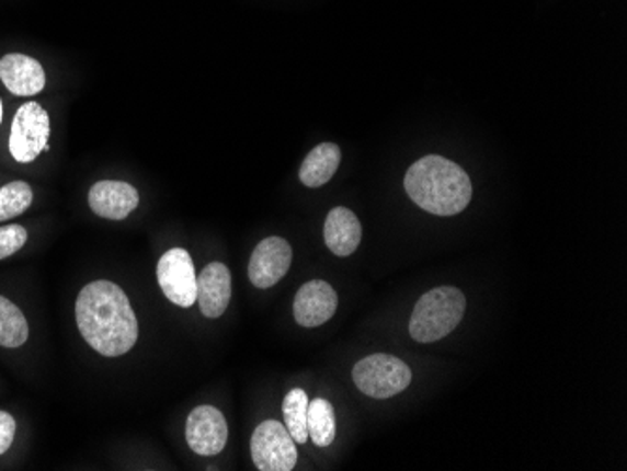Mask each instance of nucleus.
<instances>
[{
    "label": "nucleus",
    "instance_id": "6ab92c4d",
    "mask_svg": "<svg viewBox=\"0 0 627 471\" xmlns=\"http://www.w3.org/2000/svg\"><path fill=\"white\" fill-rule=\"evenodd\" d=\"M33 205V188L25 181H13L0 188V222L21 217Z\"/></svg>",
    "mask_w": 627,
    "mask_h": 471
},
{
    "label": "nucleus",
    "instance_id": "dca6fc26",
    "mask_svg": "<svg viewBox=\"0 0 627 471\" xmlns=\"http://www.w3.org/2000/svg\"><path fill=\"white\" fill-rule=\"evenodd\" d=\"M337 434L334 410L326 399H316L308 404V438L318 447H329Z\"/></svg>",
    "mask_w": 627,
    "mask_h": 471
},
{
    "label": "nucleus",
    "instance_id": "423d86ee",
    "mask_svg": "<svg viewBox=\"0 0 627 471\" xmlns=\"http://www.w3.org/2000/svg\"><path fill=\"white\" fill-rule=\"evenodd\" d=\"M250 451L260 471H289L297 464L295 439L278 421H265L255 428Z\"/></svg>",
    "mask_w": 627,
    "mask_h": 471
},
{
    "label": "nucleus",
    "instance_id": "7ed1b4c3",
    "mask_svg": "<svg viewBox=\"0 0 627 471\" xmlns=\"http://www.w3.org/2000/svg\"><path fill=\"white\" fill-rule=\"evenodd\" d=\"M466 312V297L460 289L442 286L426 291L413 308L410 334L415 342L431 344L457 329Z\"/></svg>",
    "mask_w": 627,
    "mask_h": 471
},
{
    "label": "nucleus",
    "instance_id": "1a4fd4ad",
    "mask_svg": "<svg viewBox=\"0 0 627 471\" xmlns=\"http://www.w3.org/2000/svg\"><path fill=\"white\" fill-rule=\"evenodd\" d=\"M186 441L190 449L202 457H215L228 444V423L220 410L197 406L186 420Z\"/></svg>",
    "mask_w": 627,
    "mask_h": 471
},
{
    "label": "nucleus",
    "instance_id": "f3484780",
    "mask_svg": "<svg viewBox=\"0 0 627 471\" xmlns=\"http://www.w3.org/2000/svg\"><path fill=\"white\" fill-rule=\"evenodd\" d=\"M29 341V323L15 302L0 295V346L20 347Z\"/></svg>",
    "mask_w": 627,
    "mask_h": 471
},
{
    "label": "nucleus",
    "instance_id": "4be33fe9",
    "mask_svg": "<svg viewBox=\"0 0 627 471\" xmlns=\"http://www.w3.org/2000/svg\"><path fill=\"white\" fill-rule=\"evenodd\" d=\"M0 125H2V102H0Z\"/></svg>",
    "mask_w": 627,
    "mask_h": 471
},
{
    "label": "nucleus",
    "instance_id": "0eeeda50",
    "mask_svg": "<svg viewBox=\"0 0 627 471\" xmlns=\"http://www.w3.org/2000/svg\"><path fill=\"white\" fill-rule=\"evenodd\" d=\"M157 280L162 294L176 307L190 308L196 305V267L189 250L181 246L168 250L158 262Z\"/></svg>",
    "mask_w": 627,
    "mask_h": 471
},
{
    "label": "nucleus",
    "instance_id": "412c9836",
    "mask_svg": "<svg viewBox=\"0 0 627 471\" xmlns=\"http://www.w3.org/2000/svg\"><path fill=\"white\" fill-rule=\"evenodd\" d=\"M15 430H18V425L12 415L8 412H0V455L12 447Z\"/></svg>",
    "mask_w": 627,
    "mask_h": 471
},
{
    "label": "nucleus",
    "instance_id": "f03ea898",
    "mask_svg": "<svg viewBox=\"0 0 627 471\" xmlns=\"http://www.w3.org/2000/svg\"><path fill=\"white\" fill-rule=\"evenodd\" d=\"M404 188L413 204L436 217H455L471 199L468 173L438 154L418 160L406 173Z\"/></svg>",
    "mask_w": 627,
    "mask_h": 471
},
{
    "label": "nucleus",
    "instance_id": "a211bd4d",
    "mask_svg": "<svg viewBox=\"0 0 627 471\" xmlns=\"http://www.w3.org/2000/svg\"><path fill=\"white\" fill-rule=\"evenodd\" d=\"M308 404L310 400L303 389H292L282 404L286 428L295 439V444L301 446L308 441Z\"/></svg>",
    "mask_w": 627,
    "mask_h": 471
},
{
    "label": "nucleus",
    "instance_id": "9d476101",
    "mask_svg": "<svg viewBox=\"0 0 627 471\" xmlns=\"http://www.w3.org/2000/svg\"><path fill=\"white\" fill-rule=\"evenodd\" d=\"M337 308L339 295L323 280L307 282L295 295L294 315L301 328H320L333 318Z\"/></svg>",
    "mask_w": 627,
    "mask_h": 471
},
{
    "label": "nucleus",
    "instance_id": "9b49d317",
    "mask_svg": "<svg viewBox=\"0 0 627 471\" xmlns=\"http://www.w3.org/2000/svg\"><path fill=\"white\" fill-rule=\"evenodd\" d=\"M138 205V191L123 181H100L89 191V207L105 220H125Z\"/></svg>",
    "mask_w": 627,
    "mask_h": 471
},
{
    "label": "nucleus",
    "instance_id": "6e6552de",
    "mask_svg": "<svg viewBox=\"0 0 627 471\" xmlns=\"http://www.w3.org/2000/svg\"><path fill=\"white\" fill-rule=\"evenodd\" d=\"M292 246L282 237L263 239L250 257L249 278L255 288H273L286 276L292 265Z\"/></svg>",
    "mask_w": 627,
    "mask_h": 471
},
{
    "label": "nucleus",
    "instance_id": "20e7f679",
    "mask_svg": "<svg viewBox=\"0 0 627 471\" xmlns=\"http://www.w3.org/2000/svg\"><path fill=\"white\" fill-rule=\"evenodd\" d=\"M352 378L361 393L384 400L408 389L412 383V370L399 357L374 354L353 367Z\"/></svg>",
    "mask_w": 627,
    "mask_h": 471
},
{
    "label": "nucleus",
    "instance_id": "f257e3e1",
    "mask_svg": "<svg viewBox=\"0 0 627 471\" xmlns=\"http://www.w3.org/2000/svg\"><path fill=\"white\" fill-rule=\"evenodd\" d=\"M76 321L87 344L104 357H121L136 346L138 318L125 289L110 280H96L81 289Z\"/></svg>",
    "mask_w": 627,
    "mask_h": 471
},
{
    "label": "nucleus",
    "instance_id": "f8f14e48",
    "mask_svg": "<svg viewBox=\"0 0 627 471\" xmlns=\"http://www.w3.org/2000/svg\"><path fill=\"white\" fill-rule=\"evenodd\" d=\"M0 81L15 96H34L44 91L46 72L33 57L8 53L0 59Z\"/></svg>",
    "mask_w": 627,
    "mask_h": 471
},
{
    "label": "nucleus",
    "instance_id": "aec40b11",
    "mask_svg": "<svg viewBox=\"0 0 627 471\" xmlns=\"http://www.w3.org/2000/svg\"><path fill=\"white\" fill-rule=\"evenodd\" d=\"M29 233L23 226H4L0 228V260L20 252L25 246Z\"/></svg>",
    "mask_w": 627,
    "mask_h": 471
},
{
    "label": "nucleus",
    "instance_id": "2eb2a0df",
    "mask_svg": "<svg viewBox=\"0 0 627 471\" xmlns=\"http://www.w3.org/2000/svg\"><path fill=\"white\" fill-rule=\"evenodd\" d=\"M340 158H342V152H340L339 145L321 143L314 147L299 170L301 183L308 188H320L329 183L339 170Z\"/></svg>",
    "mask_w": 627,
    "mask_h": 471
},
{
    "label": "nucleus",
    "instance_id": "39448f33",
    "mask_svg": "<svg viewBox=\"0 0 627 471\" xmlns=\"http://www.w3.org/2000/svg\"><path fill=\"white\" fill-rule=\"evenodd\" d=\"M49 115L36 102L21 105L10 128V152L20 164H31L42 154L49 139Z\"/></svg>",
    "mask_w": 627,
    "mask_h": 471
},
{
    "label": "nucleus",
    "instance_id": "4468645a",
    "mask_svg": "<svg viewBox=\"0 0 627 471\" xmlns=\"http://www.w3.org/2000/svg\"><path fill=\"white\" fill-rule=\"evenodd\" d=\"M323 237H326L327 249L331 250L334 255L339 257L352 255L360 246L361 237H363L360 218L346 207H337L327 215Z\"/></svg>",
    "mask_w": 627,
    "mask_h": 471
},
{
    "label": "nucleus",
    "instance_id": "ddd939ff",
    "mask_svg": "<svg viewBox=\"0 0 627 471\" xmlns=\"http://www.w3.org/2000/svg\"><path fill=\"white\" fill-rule=\"evenodd\" d=\"M231 301V273L220 262H213L197 276V302L202 314L216 320Z\"/></svg>",
    "mask_w": 627,
    "mask_h": 471
}]
</instances>
